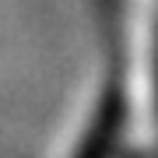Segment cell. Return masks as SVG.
I'll use <instances>...</instances> for the list:
<instances>
[{
    "label": "cell",
    "mask_w": 158,
    "mask_h": 158,
    "mask_svg": "<svg viewBox=\"0 0 158 158\" xmlns=\"http://www.w3.org/2000/svg\"><path fill=\"white\" fill-rule=\"evenodd\" d=\"M119 123H123V95H119V81H109V91L102 95L95 119H91L85 144L77 148V158H109L116 137H119Z\"/></svg>",
    "instance_id": "cell-1"
}]
</instances>
